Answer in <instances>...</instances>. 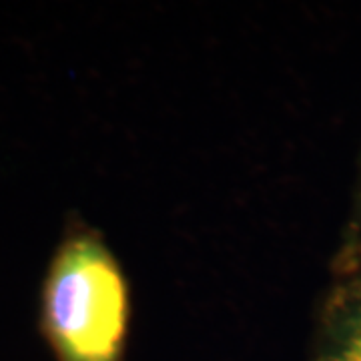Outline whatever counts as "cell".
Wrapping results in <instances>:
<instances>
[{
	"instance_id": "obj_1",
	"label": "cell",
	"mask_w": 361,
	"mask_h": 361,
	"mask_svg": "<svg viewBox=\"0 0 361 361\" xmlns=\"http://www.w3.org/2000/svg\"><path fill=\"white\" fill-rule=\"evenodd\" d=\"M129 313L115 255L94 231L71 229L42 285L40 325L56 361H123Z\"/></svg>"
},
{
	"instance_id": "obj_2",
	"label": "cell",
	"mask_w": 361,
	"mask_h": 361,
	"mask_svg": "<svg viewBox=\"0 0 361 361\" xmlns=\"http://www.w3.org/2000/svg\"><path fill=\"white\" fill-rule=\"evenodd\" d=\"M315 361H361V271L345 277L329 293Z\"/></svg>"
}]
</instances>
